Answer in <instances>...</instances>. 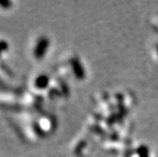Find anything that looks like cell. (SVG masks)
<instances>
[{
  "instance_id": "obj_1",
  "label": "cell",
  "mask_w": 158,
  "mask_h": 157,
  "mask_svg": "<svg viewBox=\"0 0 158 157\" xmlns=\"http://www.w3.org/2000/svg\"><path fill=\"white\" fill-rule=\"evenodd\" d=\"M137 152L139 157H149V151L146 146H141L137 150Z\"/></svg>"
},
{
  "instance_id": "obj_2",
  "label": "cell",
  "mask_w": 158,
  "mask_h": 157,
  "mask_svg": "<svg viewBox=\"0 0 158 157\" xmlns=\"http://www.w3.org/2000/svg\"><path fill=\"white\" fill-rule=\"evenodd\" d=\"M157 51H158V47H157Z\"/></svg>"
}]
</instances>
